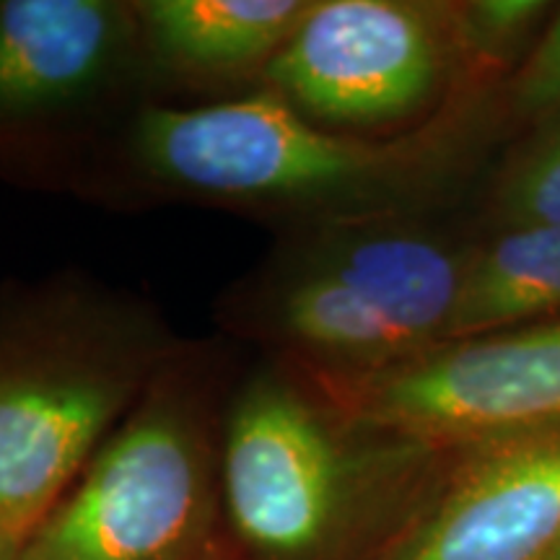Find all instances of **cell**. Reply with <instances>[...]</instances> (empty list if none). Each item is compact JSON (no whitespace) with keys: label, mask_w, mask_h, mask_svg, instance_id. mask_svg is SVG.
<instances>
[{"label":"cell","mask_w":560,"mask_h":560,"mask_svg":"<svg viewBox=\"0 0 560 560\" xmlns=\"http://www.w3.org/2000/svg\"><path fill=\"white\" fill-rule=\"evenodd\" d=\"M467 257L382 215L280 231L215 301V325L322 380L371 374L446 342Z\"/></svg>","instance_id":"cell-2"},{"label":"cell","mask_w":560,"mask_h":560,"mask_svg":"<svg viewBox=\"0 0 560 560\" xmlns=\"http://www.w3.org/2000/svg\"><path fill=\"white\" fill-rule=\"evenodd\" d=\"M520 104L529 112L560 107V13L529 55L516 86Z\"/></svg>","instance_id":"cell-13"},{"label":"cell","mask_w":560,"mask_h":560,"mask_svg":"<svg viewBox=\"0 0 560 560\" xmlns=\"http://www.w3.org/2000/svg\"><path fill=\"white\" fill-rule=\"evenodd\" d=\"M361 420L296 363L260 353L231 392L221 499L255 560H332L361 514L374 465Z\"/></svg>","instance_id":"cell-4"},{"label":"cell","mask_w":560,"mask_h":560,"mask_svg":"<svg viewBox=\"0 0 560 560\" xmlns=\"http://www.w3.org/2000/svg\"><path fill=\"white\" fill-rule=\"evenodd\" d=\"M545 560H560V542L556 545V548H552V550H550V556H548V558H545Z\"/></svg>","instance_id":"cell-15"},{"label":"cell","mask_w":560,"mask_h":560,"mask_svg":"<svg viewBox=\"0 0 560 560\" xmlns=\"http://www.w3.org/2000/svg\"><path fill=\"white\" fill-rule=\"evenodd\" d=\"M560 312V229L514 226L467 257L450 340Z\"/></svg>","instance_id":"cell-10"},{"label":"cell","mask_w":560,"mask_h":560,"mask_svg":"<svg viewBox=\"0 0 560 560\" xmlns=\"http://www.w3.org/2000/svg\"><path fill=\"white\" fill-rule=\"evenodd\" d=\"M454 47L452 5L314 0L262 89L319 128H376L433 102Z\"/></svg>","instance_id":"cell-7"},{"label":"cell","mask_w":560,"mask_h":560,"mask_svg":"<svg viewBox=\"0 0 560 560\" xmlns=\"http://www.w3.org/2000/svg\"><path fill=\"white\" fill-rule=\"evenodd\" d=\"M314 380L361 423L425 450L558 436L560 322L441 342L371 374Z\"/></svg>","instance_id":"cell-6"},{"label":"cell","mask_w":560,"mask_h":560,"mask_svg":"<svg viewBox=\"0 0 560 560\" xmlns=\"http://www.w3.org/2000/svg\"><path fill=\"white\" fill-rule=\"evenodd\" d=\"M242 369L221 335L182 340L19 560H206L223 514V423Z\"/></svg>","instance_id":"cell-3"},{"label":"cell","mask_w":560,"mask_h":560,"mask_svg":"<svg viewBox=\"0 0 560 560\" xmlns=\"http://www.w3.org/2000/svg\"><path fill=\"white\" fill-rule=\"evenodd\" d=\"M179 346L151 301L81 272L0 289V527L37 529Z\"/></svg>","instance_id":"cell-1"},{"label":"cell","mask_w":560,"mask_h":560,"mask_svg":"<svg viewBox=\"0 0 560 560\" xmlns=\"http://www.w3.org/2000/svg\"><path fill=\"white\" fill-rule=\"evenodd\" d=\"M501 208L511 226L560 229V120L506 174Z\"/></svg>","instance_id":"cell-11"},{"label":"cell","mask_w":560,"mask_h":560,"mask_svg":"<svg viewBox=\"0 0 560 560\" xmlns=\"http://www.w3.org/2000/svg\"><path fill=\"white\" fill-rule=\"evenodd\" d=\"M21 542L16 535H11L9 529L0 527V560H19L21 552Z\"/></svg>","instance_id":"cell-14"},{"label":"cell","mask_w":560,"mask_h":560,"mask_svg":"<svg viewBox=\"0 0 560 560\" xmlns=\"http://www.w3.org/2000/svg\"><path fill=\"white\" fill-rule=\"evenodd\" d=\"M548 9L540 0H475L454 5L459 47L480 58H499L527 37Z\"/></svg>","instance_id":"cell-12"},{"label":"cell","mask_w":560,"mask_h":560,"mask_svg":"<svg viewBox=\"0 0 560 560\" xmlns=\"http://www.w3.org/2000/svg\"><path fill=\"white\" fill-rule=\"evenodd\" d=\"M560 542V433L465 452L387 560H545Z\"/></svg>","instance_id":"cell-8"},{"label":"cell","mask_w":560,"mask_h":560,"mask_svg":"<svg viewBox=\"0 0 560 560\" xmlns=\"http://www.w3.org/2000/svg\"><path fill=\"white\" fill-rule=\"evenodd\" d=\"M145 102L136 0H0V179L79 192Z\"/></svg>","instance_id":"cell-5"},{"label":"cell","mask_w":560,"mask_h":560,"mask_svg":"<svg viewBox=\"0 0 560 560\" xmlns=\"http://www.w3.org/2000/svg\"><path fill=\"white\" fill-rule=\"evenodd\" d=\"M314 0H136L153 102L206 94L223 102L262 89Z\"/></svg>","instance_id":"cell-9"}]
</instances>
